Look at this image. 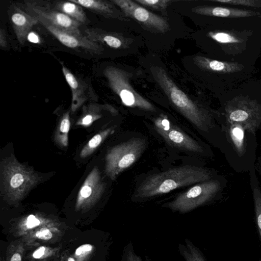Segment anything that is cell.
Listing matches in <instances>:
<instances>
[{
    "mask_svg": "<svg viewBox=\"0 0 261 261\" xmlns=\"http://www.w3.org/2000/svg\"><path fill=\"white\" fill-rule=\"evenodd\" d=\"M153 76L170 101L189 121L205 133L214 134L220 148L223 138L219 122V112L212 114L200 107L181 90L162 67L151 69Z\"/></svg>",
    "mask_w": 261,
    "mask_h": 261,
    "instance_id": "1",
    "label": "cell"
},
{
    "mask_svg": "<svg viewBox=\"0 0 261 261\" xmlns=\"http://www.w3.org/2000/svg\"><path fill=\"white\" fill-rule=\"evenodd\" d=\"M219 122L223 138L221 151L227 162L238 173H249L255 169L257 160L256 134L242 124L225 121L220 114Z\"/></svg>",
    "mask_w": 261,
    "mask_h": 261,
    "instance_id": "2",
    "label": "cell"
},
{
    "mask_svg": "<svg viewBox=\"0 0 261 261\" xmlns=\"http://www.w3.org/2000/svg\"><path fill=\"white\" fill-rule=\"evenodd\" d=\"M218 176L211 170L199 167H178L150 175L138 187L135 197L143 199L166 194L176 189Z\"/></svg>",
    "mask_w": 261,
    "mask_h": 261,
    "instance_id": "3",
    "label": "cell"
},
{
    "mask_svg": "<svg viewBox=\"0 0 261 261\" xmlns=\"http://www.w3.org/2000/svg\"><path fill=\"white\" fill-rule=\"evenodd\" d=\"M223 176L196 184L167 203L166 207L180 213L189 212L220 196L227 184Z\"/></svg>",
    "mask_w": 261,
    "mask_h": 261,
    "instance_id": "4",
    "label": "cell"
},
{
    "mask_svg": "<svg viewBox=\"0 0 261 261\" xmlns=\"http://www.w3.org/2000/svg\"><path fill=\"white\" fill-rule=\"evenodd\" d=\"M226 121L237 123L256 134L261 130V101L247 96L226 99L219 112Z\"/></svg>",
    "mask_w": 261,
    "mask_h": 261,
    "instance_id": "5",
    "label": "cell"
},
{
    "mask_svg": "<svg viewBox=\"0 0 261 261\" xmlns=\"http://www.w3.org/2000/svg\"><path fill=\"white\" fill-rule=\"evenodd\" d=\"M145 146L144 140L135 138L113 147L108 152L106 158V172L108 175L114 179L138 160Z\"/></svg>",
    "mask_w": 261,
    "mask_h": 261,
    "instance_id": "6",
    "label": "cell"
},
{
    "mask_svg": "<svg viewBox=\"0 0 261 261\" xmlns=\"http://www.w3.org/2000/svg\"><path fill=\"white\" fill-rule=\"evenodd\" d=\"M103 74L113 91L126 106L149 111H155L154 106L140 95L130 85L127 74L122 69L114 66L107 67Z\"/></svg>",
    "mask_w": 261,
    "mask_h": 261,
    "instance_id": "7",
    "label": "cell"
},
{
    "mask_svg": "<svg viewBox=\"0 0 261 261\" xmlns=\"http://www.w3.org/2000/svg\"><path fill=\"white\" fill-rule=\"evenodd\" d=\"M25 11L61 30L78 36L83 35L79 30L81 23L65 14L55 10L47 1H28L25 2Z\"/></svg>",
    "mask_w": 261,
    "mask_h": 261,
    "instance_id": "8",
    "label": "cell"
},
{
    "mask_svg": "<svg viewBox=\"0 0 261 261\" xmlns=\"http://www.w3.org/2000/svg\"><path fill=\"white\" fill-rule=\"evenodd\" d=\"M111 2L119 7L126 16L133 18L146 28L161 33H165L170 29L165 19L141 7L135 2L130 0H111Z\"/></svg>",
    "mask_w": 261,
    "mask_h": 261,
    "instance_id": "9",
    "label": "cell"
},
{
    "mask_svg": "<svg viewBox=\"0 0 261 261\" xmlns=\"http://www.w3.org/2000/svg\"><path fill=\"white\" fill-rule=\"evenodd\" d=\"M154 123L156 131L170 144L188 151L204 153L203 147L167 119L158 118Z\"/></svg>",
    "mask_w": 261,
    "mask_h": 261,
    "instance_id": "10",
    "label": "cell"
},
{
    "mask_svg": "<svg viewBox=\"0 0 261 261\" xmlns=\"http://www.w3.org/2000/svg\"><path fill=\"white\" fill-rule=\"evenodd\" d=\"M9 165L4 173L5 188L11 196L20 197L36 182V177L16 163Z\"/></svg>",
    "mask_w": 261,
    "mask_h": 261,
    "instance_id": "11",
    "label": "cell"
},
{
    "mask_svg": "<svg viewBox=\"0 0 261 261\" xmlns=\"http://www.w3.org/2000/svg\"><path fill=\"white\" fill-rule=\"evenodd\" d=\"M40 22L50 34L65 46L73 49H83L94 54H101L103 47L89 39L85 35L78 36L61 30L43 21Z\"/></svg>",
    "mask_w": 261,
    "mask_h": 261,
    "instance_id": "12",
    "label": "cell"
},
{
    "mask_svg": "<svg viewBox=\"0 0 261 261\" xmlns=\"http://www.w3.org/2000/svg\"><path fill=\"white\" fill-rule=\"evenodd\" d=\"M62 69L65 79L71 89L72 111H75L88 100L97 99V94L89 83L76 76L63 64H62Z\"/></svg>",
    "mask_w": 261,
    "mask_h": 261,
    "instance_id": "13",
    "label": "cell"
},
{
    "mask_svg": "<svg viewBox=\"0 0 261 261\" xmlns=\"http://www.w3.org/2000/svg\"><path fill=\"white\" fill-rule=\"evenodd\" d=\"M197 64L201 68L228 77L237 79L241 77L237 76L249 73V70L245 69V65L237 62L221 61L204 57L198 56L195 58Z\"/></svg>",
    "mask_w": 261,
    "mask_h": 261,
    "instance_id": "14",
    "label": "cell"
},
{
    "mask_svg": "<svg viewBox=\"0 0 261 261\" xmlns=\"http://www.w3.org/2000/svg\"><path fill=\"white\" fill-rule=\"evenodd\" d=\"M9 11L16 38L19 43L23 45L32 28L39 22L38 19L14 4L10 6Z\"/></svg>",
    "mask_w": 261,
    "mask_h": 261,
    "instance_id": "15",
    "label": "cell"
},
{
    "mask_svg": "<svg viewBox=\"0 0 261 261\" xmlns=\"http://www.w3.org/2000/svg\"><path fill=\"white\" fill-rule=\"evenodd\" d=\"M104 185L98 170L95 167L87 177L79 192L76 206L87 205L96 201L102 195Z\"/></svg>",
    "mask_w": 261,
    "mask_h": 261,
    "instance_id": "16",
    "label": "cell"
},
{
    "mask_svg": "<svg viewBox=\"0 0 261 261\" xmlns=\"http://www.w3.org/2000/svg\"><path fill=\"white\" fill-rule=\"evenodd\" d=\"M200 15L223 18L261 17V11L246 10L220 6H200L194 9Z\"/></svg>",
    "mask_w": 261,
    "mask_h": 261,
    "instance_id": "17",
    "label": "cell"
},
{
    "mask_svg": "<svg viewBox=\"0 0 261 261\" xmlns=\"http://www.w3.org/2000/svg\"><path fill=\"white\" fill-rule=\"evenodd\" d=\"M249 32L226 29L225 31L211 33L210 36L220 44L225 45L226 49H240L241 46L246 45L248 41Z\"/></svg>",
    "mask_w": 261,
    "mask_h": 261,
    "instance_id": "18",
    "label": "cell"
},
{
    "mask_svg": "<svg viewBox=\"0 0 261 261\" xmlns=\"http://www.w3.org/2000/svg\"><path fill=\"white\" fill-rule=\"evenodd\" d=\"M107 18L126 20L111 1L102 0H69Z\"/></svg>",
    "mask_w": 261,
    "mask_h": 261,
    "instance_id": "19",
    "label": "cell"
},
{
    "mask_svg": "<svg viewBox=\"0 0 261 261\" xmlns=\"http://www.w3.org/2000/svg\"><path fill=\"white\" fill-rule=\"evenodd\" d=\"M52 8L65 14L81 24H87L90 22L82 7L69 0L55 1Z\"/></svg>",
    "mask_w": 261,
    "mask_h": 261,
    "instance_id": "20",
    "label": "cell"
},
{
    "mask_svg": "<svg viewBox=\"0 0 261 261\" xmlns=\"http://www.w3.org/2000/svg\"><path fill=\"white\" fill-rule=\"evenodd\" d=\"M84 32L85 36L93 42L103 43L114 48H119L123 45V40L114 33L97 28L87 29Z\"/></svg>",
    "mask_w": 261,
    "mask_h": 261,
    "instance_id": "21",
    "label": "cell"
},
{
    "mask_svg": "<svg viewBox=\"0 0 261 261\" xmlns=\"http://www.w3.org/2000/svg\"><path fill=\"white\" fill-rule=\"evenodd\" d=\"M249 175L255 221L261 241V188L256 174L255 169L250 172Z\"/></svg>",
    "mask_w": 261,
    "mask_h": 261,
    "instance_id": "22",
    "label": "cell"
},
{
    "mask_svg": "<svg viewBox=\"0 0 261 261\" xmlns=\"http://www.w3.org/2000/svg\"><path fill=\"white\" fill-rule=\"evenodd\" d=\"M186 246L180 245L179 250L186 261H206L200 250L188 239L185 240Z\"/></svg>",
    "mask_w": 261,
    "mask_h": 261,
    "instance_id": "23",
    "label": "cell"
},
{
    "mask_svg": "<svg viewBox=\"0 0 261 261\" xmlns=\"http://www.w3.org/2000/svg\"><path fill=\"white\" fill-rule=\"evenodd\" d=\"M112 132L111 129L108 128L94 136L81 151V157H86L92 153L103 140Z\"/></svg>",
    "mask_w": 261,
    "mask_h": 261,
    "instance_id": "24",
    "label": "cell"
},
{
    "mask_svg": "<svg viewBox=\"0 0 261 261\" xmlns=\"http://www.w3.org/2000/svg\"><path fill=\"white\" fill-rule=\"evenodd\" d=\"M99 110L100 106L94 103H91L86 107H85L84 112H87V113L84 114V116L79 121L78 124L84 126L90 125L94 120L101 117L99 114Z\"/></svg>",
    "mask_w": 261,
    "mask_h": 261,
    "instance_id": "25",
    "label": "cell"
},
{
    "mask_svg": "<svg viewBox=\"0 0 261 261\" xmlns=\"http://www.w3.org/2000/svg\"><path fill=\"white\" fill-rule=\"evenodd\" d=\"M210 1L224 5L241 6L261 9V0H211Z\"/></svg>",
    "mask_w": 261,
    "mask_h": 261,
    "instance_id": "26",
    "label": "cell"
},
{
    "mask_svg": "<svg viewBox=\"0 0 261 261\" xmlns=\"http://www.w3.org/2000/svg\"><path fill=\"white\" fill-rule=\"evenodd\" d=\"M135 2L152 9L163 10L166 8L171 1L169 0H136Z\"/></svg>",
    "mask_w": 261,
    "mask_h": 261,
    "instance_id": "27",
    "label": "cell"
},
{
    "mask_svg": "<svg viewBox=\"0 0 261 261\" xmlns=\"http://www.w3.org/2000/svg\"><path fill=\"white\" fill-rule=\"evenodd\" d=\"M59 128L60 133L62 134V137L64 136V145H66L67 144V134L70 128L69 116L68 112L63 115L60 122Z\"/></svg>",
    "mask_w": 261,
    "mask_h": 261,
    "instance_id": "28",
    "label": "cell"
},
{
    "mask_svg": "<svg viewBox=\"0 0 261 261\" xmlns=\"http://www.w3.org/2000/svg\"><path fill=\"white\" fill-rule=\"evenodd\" d=\"M36 236L41 240H49L52 238L53 234L49 229L43 228L36 232Z\"/></svg>",
    "mask_w": 261,
    "mask_h": 261,
    "instance_id": "29",
    "label": "cell"
},
{
    "mask_svg": "<svg viewBox=\"0 0 261 261\" xmlns=\"http://www.w3.org/2000/svg\"><path fill=\"white\" fill-rule=\"evenodd\" d=\"M130 245L126 247L125 261H142L141 257L135 254L133 249L130 248Z\"/></svg>",
    "mask_w": 261,
    "mask_h": 261,
    "instance_id": "30",
    "label": "cell"
},
{
    "mask_svg": "<svg viewBox=\"0 0 261 261\" xmlns=\"http://www.w3.org/2000/svg\"><path fill=\"white\" fill-rule=\"evenodd\" d=\"M40 221L36 218L35 216L30 215L27 219V226L29 228H33L39 225Z\"/></svg>",
    "mask_w": 261,
    "mask_h": 261,
    "instance_id": "31",
    "label": "cell"
},
{
    "mask_svg": "<svg viewBox=\"0 0 261 261\" xmlns=\"http://www.w3.org/2000/svg\"><path fill=\"white\" fill-rule=\"evenodd\" d=\"M92 246L90 244H84L80 246L75 250V254L80 255L84 252H89L92 250Z\"/></svg>",
    "mask_w": 261,
    "mask_h": 261,
    "instance_id": "32",
    "label": "cell"
},
{
    "mask_svg": "<svg viewBox=\"0 0 261 261\" xmlns=\"http://www.w3.org/2000/svg\"><path fill=\"white\" fill-rule=\"evenodd\" d=\"M0 46L1 48H5L7 46L6 32L2 28L0 30Z\"/></svg>",
    "mask_w": 261,
    "mask_h": 261,
    "instance_id": "33",
    "label": "cell"
},
{
    "mask_svg": "<svg viewBox=\"0 0 261 261\" xmlns=\"http://www.w3.org/2000/svg\"><path fill=\"white\" fill-rule=\"evenodd\" d=\"M45 248L44 247L42 246L39 247L33 253V256L35 258H39L42 256L44 253Z\"/></svg>",
    "mask_w": 261,
    "mask_h": 261,
    "instance_id": "34",
    "label": "cell"
},
{
    "mask_svg": "<svg viewBox=\"0 0 261 261\" xmlns=\"http://www.w3.org/2000/svg\"><path fill=\"white\" fill-rule=\"evenodd\" d=\"M29 39L30 41L37 43L38 41V37L34 33H30L28 36V38Z\"/></svg>",
    "mask_w": 261,
    "mask_h": 261,
    "instance_id": "35",
    "label": "cell"
},
{
    "mask_svg": "<svg viewBox=\"0 0 261 261\" xmlns=\"http://www.w3.org/2000/svg\"><path fill=\"white\" fill-rule=\"evenodd\" d=\"M10 261H21V257L20 254L18 253H14L12 255Z\"/></svg>",
    "mask_w": 261,
    "mask_h": 261,
    "instance_id": "36",
    "label": "cell"
},
{
    "mask_svg": "<svg viewBox=\"0 0 261 261\" xmlns=\"http://www.w3.org/2000/svg\"><path fill=\"white\" fill-rule=\"evenodd\" d=\"M68 261H75L73 258L72 257H69L68 259Z\"/></svg>",
    "mask_w": 261,
    "mask_h": 261,
    "instance_id": "37",
    "label": "cell"
}]
</instances>
